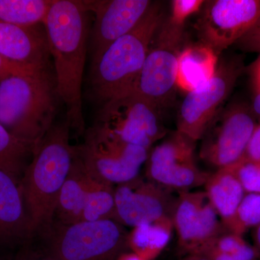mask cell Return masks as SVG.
<instances>
[{
    "label": "cell",
    "instance_id": "obj_1",
    "mask_svg": "<svg viewBox=\"0 0 260 260\" xmlns=\"http://www.w3.org/2000/svg\"><path fill=\"white\" fill-rule=\"evenodd\" d=\"M83 1L53 0L44 23L54 59L56 88L66 107L67 121L78 134L85 131L82 82L87 52L88 13Z\"/></svg>",
    "mask_w": 260,
    "mask_h": 260
},
{
    "label": "cell",
    "instance_id": "obj_2",
    "mask_svg": "<svg viewBox=\"0 0 260 260\" xmlns=\"http://www.w3.org/2000/svg\"><path fill=\"white\" fill-rule=\"evenodd\" d=\"M70 129L67 121L53 124L34 145L31 160L22 176L20 184L34 235L54 221L58 198L75 158Z\"/></svg>",
    "mask_w": 260,
    "mask_h": 260
},
{
    "label": "cell",
    "instance_id": "obj_3",
    "mask_svg": "<svg viewBox=\"0 0 260 260\" xmlns=\"http://www.w3.org/2000/svg\"><path fill=\"white\" fill-rule=\"evenodd\" d=\"M165 18L162 3L153 2L134 29L92 59L90 86L103 104L132 91L152 39Z\"/></svg>",
    "mask_w": 260,
    "mask_h": 260
},
{
    "label": "cell",
    "instance_id": "obj_4",
    "mask_svg": "<svg viewBox=\"0 0 260 260\" xmlns=\"http://www.w3.org/2000/svg\"><path fill=\"white\" fill-rule=\"evenodd\" d=\"M58 98L49 71L5 78L0 81V124L35 145L53 126Z\"/></svg>",
    "mask_w": 260,
    "mask_h": 260
},
{
    "label": "cell",
    "instance_id": "obj_5",
    "mask_svg": "<svg viewBox=\"0 0 260 260\" xmlns=\"http://www.w3.org/2000/svg\"><path fill=\"white\" fill-rule=\"evenodd\" d=\"M44 243L37 257L49 260H116L128 246V234L114 220L53 222L41 232Z\"/></svg>",
    "mask_w": 260,
    "mask_h": 260
},
{
    "label": "cell",
    "instance_id": "obj_6",
    "mask_svg": "<svg viewBox=\"0 0 260 260\" xmlns=\"http://www.w3.org/2000/svg\"><path fill=\"white\" fill-rule=\"evenodd\" d=\"M184 27L165 18L150 43L139 76L132 91L162 110L174 100L177 88L178 60L182 50Z\"/></svg>",
    "mask_w": 260,
    "mask_h": 260
},
{
    "label": "cell",
    "instance_id": "obj_7",
    "mask_svg": "<svg viewBox=\"0 0 260 260\" xmlns=\"http://www.w3.org/2000/svg\"><path fill=\"white\" fill-rule=\"evenodd\" d=\"M75 150L92 179L111 185L138 177L150 150L124 143L96 126L89 132L85 143Z\"/></svg>",
    "mask_w": 260,
    "mask_h": 260
},
{
    "label": "cell",
    "instance_id": "obj_8",
    "mask_svg": "<svg viewBox=\"0 0 260 260\" xmlns=\"http://www.w3.org/2000/svg\"><path fill=\"white\" fill-rule=\"evenodd\" d=\"M95 126L124 143L148 150L167 134L161 112L134 91L103 104Z\"/></svg>",
    "mask_w": 260,
    "mask_h": 260
},
{
    "label": "cell",
    "instance_id": "obj_9",
    "mask_svg": "<svg viewBox=\"0 0 260 260\" xmlns=\"http://www.w3.org/2000/svg\"><path fill=\"white\" fill-rule=\"evenodd\" d=\"M256 120L251 104L246 102H233L220 110L200 140V158L217 170L240 162Z\"/></svg>",
    "mask_w": 260,
    "mask_h": 260
},
{
    "label": "cell",
    "instance_id": "obj_10",
    "mask_svg": "<svg viewBox=\"0 0 260 260\" xmlns=\"http://www.w3.org/2000/svg\"><path fill=\"white\" fill-rule=\"evenodd\" d=\"M244 70L241 58L221 59L208 83L186 93L178 111L177 131L195 143L201 140Z\"/></svg>",
    "mask_w": 260,
    "mask_h": 260
},
{
    "label": "cell",
    "instance_id": "obj_11",
    "mask_svg": "<svg viewBox=\"0 0 260 260\" xmlns=\"http://www.w3.org/2000/svg\"><path fill=\"white\" fill-rule=\"evenodd\" d=\"M200 11L194 25L200 42L219 56L257 21L260 0H209Z\"/></svg>",
    "mask_w": 260,
    "mask_h": 260
},
{
    "label": "cell",
    "instance_id": "obj_12",
    "mask_svg": "<svg viewBox=\"0 0 260 260\" xmlns=\"http://www.w3.org/2000/svg\"><path fill=\"white\" fill-rule=\"evenodd\" d=\"M195 142L176 131L150 150L146 174L149 180L168 190L189 191L204 186L210 175L197 167Z\"/></svg>",
    "mask_w": 260,
    "mask_h": 260
},
{
    "label": "cell",
    "instance_id": "obj_13",
    "mask_svg": "<svg viewBox=\"0 0 260 260\" xmlns=\"http://www.w3.org/2000/svg\"><path fill=\"white\" fill-rule=\"evenodd\" d=\"M179 250L201 254L223 234V225L205 191H181L172 214Z\"/></svg>",
    "mask_w": 260,
    "mask_h": 260
},
{
    "label": "cell",
    "instance_id": "obj_14",
    "mask_svg": "<svg viewBox=\"0 0 260 260\" xmlns=\"http://www.w3.org/2000/svg\"><path fill=\"white\" fill-rule=\"evenodd\" d=\"M116 221L134 228L172 218L176 201L169 190L153 181L136 179L114 189Z\"/></svg>",
    "mask_w": 260,
    "mask_h": 260
},
{
    "label": "cell",
    "instance_id": "obj_15",
    "mask_svg": "<svg viewBox=\"0 0 260 260\" xmlns=\"http://www.w3.org/2000/svg\"><path fill=\"white\" fill-rule=\"evenodd\" d=\"M153 2L150 0L83 1L95 14L91 37L92 59L141 21Z\"/></svg>",
    "mask_w": 260,
    "mask_h": 260
},
{
    "label": "cell",
    "instance_id": "obj_16",
    "mask_svg": "<svg viewBox=\"0 0 260 260\" xmlns=\"http://www.w3.org/2000/svg\"><path fill=\"white\" fill-rule=\"evenodd\" d=\"M0 54L30 69L49 71L51 54L45 29L0 22Z\"/></svg>",
    "mask_w": 260,
    "mask_h": 260
},
{
    "label": "cell",
    "instance_id": "obj_17",
    "mask_svg": "<svg viewBox=\"0 0 260 260\" xmlns=\"http://www.w3.org/2000/svg\"><path fill=\"white\" fill-rule=\"evenodd\" d=\"M20 178L0 170V246L27 241L34 236Z\"/></svg>",
    "mask_w": 260,
    "mask_h": 260
},
{
    "label": "cell",
    "instance_id": "obj_18",
    "mask_svg": "<svg viewBox=\"0 0 260 260\" xmlns=\"http://www.w3.org/2000/svg\"><path fill=\"white\" fill-rule=\"evenodd\" d=\"M204 186L205 194L223 227L234 232L236 214L246 194L234 169L224 168L210 174Z\"/></svg>",
    "mask_w": 260,
    "mask_h": 260
},
{
    "label": "cell",
    "instance_id": "obj_19",
    "mask_svg": "<svg viewBox=\"0 0 260 260\" xmlns=\"http://www.w3.org/2000/svg\"><path fill=\"white\" fill-rule=\"evenodd\" d=\"M93 181L85 172L75 150L71 170L58 198L54 214V218L58 220L56 222L68 225L81 221L87 194Z\"/></svg>",
    "mask_w": 260,
    "mask_h": 260
},
{
    "label": "cell",
    "instance_id": "obj_20",
    "mask_svg": "<svg viewBox=\"0 0 260 260\" xmlns=\"http://www.w3.org/2000/svg\"><path fill=\"white\" fill-rule=\"evenodd\" d=\"M218 56L203 43L187 46L178 60L177 88L186 93L200 88L213 76Z\"/></svg>",
    "mask_w": 260,
    "mask_h": 260
},
{
    "label": "cell",
    "instance_id": "obj_21",
    "mask_svg": "<svg viewBox=\"0 0 260 260\" xmlns=\"http://www.w3.org/2000/svg\"><path fill=\"white\" fill-rule=\"evenodd\" d=\"M173 229L172 218L140 224L133 228V231L128 234V246L135 254L145 259L153 260L169 244Z\"/></svg>",
    "mask_w": 260,
    "mask_h": 260
},
{
    "label": "cell",
    "instance_id": "obj_22",
    "mask_svg": "<svg viewBox=\"0 0 260 260\" xmlns=\"http://www.w3.org/2000/svg\"><path fill=\"white\" fill-rule=\"evenodd\" d=\"M53 0H0V22L18 26H37L47 18Z\"/></svg>",
    "mask_w": 260,
    "mask_h": 260
},
{
    "label": "cell",
    "instance_id": "obj_23",
    "mask_svg": "<svg viewBox=\"0 0 260 260\" xmlns=\"http://www.w3.org/2000/svg\"><path fill=\"white\" fill-rule=\"evenodd\" d=\"M116 220L115 200L113 185L93 179L87 194L81 221Z\"/></svg>",
    "mask_w": 260,
    "mask_h": 260
},
{
    "label": "cell",
    "instance_id": "obj_24",
    "mask_svg": "<svg viewBox=\"0 0 260 260\" xmlns=\"http://www.w3.org/2000/svg\"><path fill=\"white\" fill-rule=\"evenodd\" d=\"M34 145L19 139L0 124V170L20 177L25 159L32 155Z\"/></svg>",
    "mask_w": 260,
    "mask_h": 260
},
{
    "label": "cell",
    "instance_id": "obj_25",
    "mask_svg": "<svg viewBox=\"0 0 260 260\" xmlns=\"http://www.w3.org/2000/svg\"><path fill=\"white\" fill-rule=\"evenodd\" d=\"M260 225V194L246 193L236 214L234 234L243 236L248 229Z\"/></svg>",
    "mask_w": 260,
    "mask_h": 260
},
{
    "label": "cell",
    "instance_id": "obj_26",
    "mask_svg": "<svg viewBox=\"0 0 260 260\" xmlns=\"http://www.w3.org/2000/svg\"><path fill=\"white\" fill-rule=\"evenodd\" d=\"M217 250L242 260H258L254 246L244 240L243 236L229 232L222 234L211 245ZM209 247V246H208Z\"/></svg>",
    "mask_w": 260,
    "mask_h": 260
},
{
    "label": "cell",
    "instance_id": "obj_27",
    "mask_svg": "<svg viewBox=\"0 0 260 260\" xmlns=\"http://www.w3.org/2000/svg\"><path fill=\"white\" fill-rule=\"evenodd\" d=\"M232 168L245 193L260 194V164L242 160Z\"/></svg>",
    "mask_w": 260,
    "mask_h": 260
},
{
    "label": "cell",
    "instance_id": "obj_28",
    "mask_svg": "<svg viewBox=\"0 0 260 260\" xmlns=\"http://www.w3.org/2000/svg\"><path fill=\"white\" fill-rule=\"evenodd\" d=\"M204 3L203 0H173L171 15L168 19L173 25L184 27L186 19L200 11Z\"/></svg>",
    "mask_w": 260,
    "mask_h": 260
},
{
    "label": "cell",
    "instance_id": "obj_29",
    "mask_svg": "<svg viewBox=\"0 0 260 260\" xmlns=\"http://www.w3.org/2000/svg\"><path fill=\"white\" fill-rule=\"evenodd\" d=\"M236 44L242 50L260 53V17L250 30Z\"/></svg>",
    "mask_w": 260,
    "mask_h": 260
},
{
    "label": "cell",
    "instance_id": "obj_30",
    "mask_svg": "<svg viewBox=\"0 0 260 260\" xmlns=\"http://www.w3.org/2000/svg\"><path fill=\"white\" fill-rule=\"evenodd\" d=\"M39 72L47 71H39V70L30 69L23 65L12 62L0 54V81L13 75L32 74Z\"/></svg>",
    "mask_w": 260,
    "mask_h": 260
},
{
    "label": "cell",
    "instance_id": "obj_31",
    "mask_svg": "<svg viewBox=\"0 0 260 260\" xmlns=\"http://www.w3.org/2000/svg\"><path fill=\"white\" fill-rule=\"evenodd\" d=\"M242 160L260 164V122L253 132Z\"/></svg>",
    "mask_w": 260,
    "mask_h": 260
},
{
    "label": "cell",
    "instance_id": "obj_32",
    "mask_svg": "<svg viewBox=\"0 0 260 260\" xmlns=\"http://www.w3.org/2000/svg\"><path fill=\"white\" fill-rule=\"evenodd\" d=\"M201 254L208 260H242L217 250L212 246L207 248Z\"/></svg>",
    "mask_w": 260,
    "mask_h": 260
},
{
    "label": "cell",
    "instance_id": "obj_33",
    "mask_svg": "<svg viewBox=\"0 0 260 260\" xmlns=\"http://www.w3.org/2000/svg\"><path fill=\"white\" fill-rule=\"evenodd\" d=\"M251 74L254 90L260 92V56L251 66Z\"/></svg>",
    "mask_w": 260,
    "mask_h": 260
},
{
    "label": "cell",
    "instance_id": "obj_34",
    "mask_svg": "<svg viewBox=\"0 0 260 260\" xmlns=\"http://www.w3.org/2000/svg\"><path fill=\"white\" fill-rule=\"evenodd\" d=\"M251 108H252L253 112L260 121V92L254 90L253 93L252 102L251 104Z\"/></svg>",
    "mask_w": 260,
    "mask_h": 260
},
{
    "label": "cell",
    "instance_id": "obj_35",
    "mask_svg": "<svg viewBox=\"0 0 260 260\" xmlns=\"http://www.w3.org/2000/svg\"><path fill=\"white\" fill-rule=\"evenodd\" d=\"M252 236L254 242V246L257 252L258 260H260V225L254 228Z\"/></svg>",
    "mask_w": 260,
    "mask_h": 260
},
{
    "label": "cell",
    "instance_id": "obj_36",
    "mask_svg": "<svg viewBox=\"0 0 260 260\" xmlns=\"http://www.w3.org/2000/svg\"><path fill=\"white\" fill-rule=\"evenodd\" d=\"M116 260H148L133 252H124Z\"/></svg>",
    "mask_w": 260,
    "mask_h": 260
},
{
    "label": "cell",
    "instance_id": "obj_37",
    "mask_svg": "<svg viewBox=\"0 0 260 260\" xmlns=\"http://www.w3.org/2000/svg\"><path fill=\"white\" fill-rule=\"evenodd\" d=\"M184 260H208L205 256L202 254H191V255L185 256Z\"/></svg>",
    "mask_w": 260,
    "mask_h": 260
},
{
    "label": "cell",
    "instance_id": "obj_38",
    "mask_svg": "<svg viewBox=\"0 0 260 260\" xmlns=\"http://www.w3.org/2000/svg\"><path fill=\"white\" fill-rule=\"evenodd\" d=\"M23 260H49L46 259H43V258L37 257V256H30L29 257L25 258Z\"/></svg>",
    "mask_w": 260,
    "mask_h": 260
}]
</instances>
